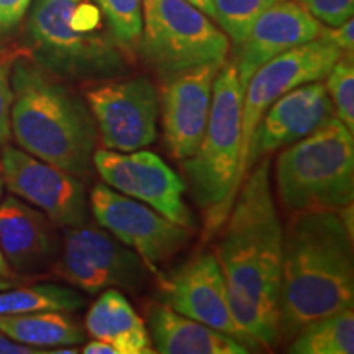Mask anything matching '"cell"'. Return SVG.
Listing matches in <instances>:
<instances>
[{
	"label": "cell",
	"instance_id": "8fae6325",
	"mask_svg": "<svg viewBox=\"0 0 354 354\" xmlns=\"http://www.w3.org/2000/svg\"><path fill=\"white\" fill-rule=\"evenodd\" d=\"M92 165L109 187L146 203L180 227H196L192 212L184 201L187 187L183 177L156 153L95 149Z\"/></svg>",
	"mask_w": 354,
	"mask_h": 354
},
{
	"label": "cell",
	"instance_id": "9a60e30c",
	"mask_svg": "<svg viewBox=\"0 0 354 354\" xmlns=\"http://www.w3.org/2000/svg\"><path fill=\"white\" fill-rule=\"evenodd\" d=\"M221 64L203 63L162 79V133L167 149L179 161L192 156L203 138Z\"/></svg>",
	"mask_w": 354,
	"mask_h": 354
},
{
	"label": "cell",
	"instance_id": "3957f363",
	"mask_svg": "<svg viewBox=\"0 0 354 354\" xmlns=\"http://www.w3.org/2000/svg\"><path fill=\"white\" fill-rule=\"evenodd\" d=\"M12 135L24 151L84 177L92 172L97 127L81 97L26 57L12 66Z\"/></svg>",
	"mask_w": 354,
	"mask_h": 354
},
{
	"label": "cell",
	"instance_id": "4dcf8cb0",
	"mask_svg": "<svg viewBox=\"0 0 354 354\" xmlns=\"http://www.w3.org/2000/svg\"><path fill=\"white\" fill-rule=\"evenodd\" d=\"M0 354H48V349L26 346V344L13 342L0 331Z\"/></svg>",
	"mask_w": 354,
	"mask_h": 354
},
{
	"label": "cell",
	"instance_id": "ac0fdd59",
	"mask_svg": "<svg viewBox=\"0 0 354 354\" xmlns=\"http://www.w3.org/2000/svg\"><path fill=\"white\" fill-rule=\"evenodd\" d=\"M0 250L15 271H43L59 250L55 223L41 210L8 196L0 202Z\"/></svg>",
	"mask_w": 354,
	"mask_h": 354
},
{
	"label": "cell",
	"instance_id": "7402d4cb",
	"mask_svg": "<svg viewBox=\"0 0 354 354\" xmlns=\"http://www.w3.org/2000/svg\"><path fill=\"white\" fill-rule=\"evenodd\" d=\"M289 353L295 354H353L354 312L342 310L312 322L292 338Z\"/></svg>",
	"mask_w": 354,
	"mask_h": 354
},
{
	"label": "cell",
	"instance_id": "d6986e66",
	"mask_svg": "<svg viewBox=\"0 0 354 354\" xmlns=\"http://www.w3.org/2000/svg\"><path fill=\"white\" fill-rule=\"evenodd\" d=\"M149 338L154 353L161 354H246L251 349L240 339L154 304L148 310Z\"/></svg>",
	"mask_w": 354,
	"mask_h": 354
},
{
	"label": "cell",
	"instance_id": "e575fe53",
	"mask_svg": "<svg viewBox=\"0 0 354 354\" xmlns=\"http://www.w3.org/2000/svg\"><path fill=\"white\" fill-rule=\"evenodd\" d=\"M15 286V282L12 279H6V277H0V290H6L10 289V287Z\"/></svg>",
	"mask_w": 354,
	"mask_h": 354
},
{
	"label": "cell",
	"instance_id": "4316f807",
	"mask_svg": "<svg viewBox=\"0 0 354 354\" xmlns=\"http://www.w3.org/2000/svg\"><path fill=\"white\" fill-rule=\"evenodd\" d=\"M299 3L320 24L338 26L353 19L354 0H299Z\"/></svg>",
	"mask_w": 354,
	"mask_h": 354
},
{
	"label": "cell",
	"instance_id": "8992f818",
	"mask_svg": "<svg viewBox=\"0 0 354 354\" xmlns=\"http://www.w3.org/2000/svg\"><path fill=\"white\" fill-rule=\"evenodd\" d=\"M279 197L292 212L335 210L353 205V131L331 115L277 158Z\"/></svg>",
	"mask_w": 354,
	"mask_h": 354
},
{
	"label": "cell",
	"instance_id": "9c48e42d",
	"mask_svg": "<svg viewBox=\"0 0 354 354\" xmlns=\"http://www.w3.org/2000/svg\"><path fill=\"white\" fill-rule=\"evenodd\" d=\"M343 55L344 53L339 48L318 37L272 57L251 76L243 92L241 154L236 174L238 190L248 174L246 154L250 140L269 105L292 88L325 79Z\"/></svg>",
	"mask_w": 354,
	"mask_h": 354
},
{
	"label": "cell",
	"instance_id": "d590c367",
	"mask_svg": "<svg viewBox=\"0 0 354 354\" xmlns=\"http://www.w3.org/2000/svg\"><path fill=\"white\" fill-rule=\"evenodd\" d=\"M2 190H3V180H2V176H0V197H2Z\"/></svg>",
	"mask_w": 354,
	"mask_h": 354
},
{
	"label": "cell",
	"instance_id": "83f0119b",
	"mask_svg": "<svg viewBox=\"0 0 354 354\" xmlns=\"http://www.w3.org/2000/svg\"><path fill=\"white\" fill-rule=\"evenodd\" d=\"M12 56L0 57V149L7 145L8 138L12 135L10 128V112L13 102V91H12Z\"/></svg>",
	"mask_w": 354,
	"mask_h": 354
},
{
	"label": "cell",
	"instance_id": "277c9868",
	"mask_svg": "<svg viewBox=\"0 0 354 354\" xmlns=\"http://www.w3.org/2000/svg\"><path fill=\"white\" fill-rule=\"evenodd\" d=\"M28 33L37 63L74 81H107L128 71V55L95 0H33Z\"/></svg>",
	"mask_w": 354,
	"mask_h": 354
},
{
	"label": "cell",
	"instance_id": "ba28073f",
	"mask_svg": "<svg viewBox=\"0 0 354 354\" xmlns=\"http://www.w3.org/2000/svg\"><path fill=\"white\" fill-rule=\"evenodd\" d=\"M148 264L107 230L84 223L64 227L57 274L69 284L97 294L107 289H136L145 282Z\"/></svg>",
	"mask_w": 354,
	"mask_h": 354
},
{
	"label": "cell",
	"instance_id": "f546056e",
	"mask_svg": "<svg viewBox=\"0 0 354 354\" xmlns=\"http://www.w3.org/2000/svg\"><path fill=\"white\" fill-rule=\"evenodd\" d=\"M320 37L326 41L335 44L343 53H353L354 50V21L349 19L338 26H323Z\"/></svg>",
	"mask_w": 354,
	"mask_h": 354
},
{
	"label": "cell",
	"instance_id": "7a4b0ae2",
	"mask_svg": "<svg viewBox=\"0 0 354 354\" xmlns=\"http://www.w3.org/2000/svg\"><path fill=\"white\" fill-rule=\"evenodd\" d=\"M353 230L339 212H297L284 232L279 339L354 304Z\"/></svg>",
	"mask_w": 354,
	"mask_h": 354
},
{
	"label": "cell",
	"instance_id": "5b68a950",
	"mask_svg": "<svg viewBox=\"0 0 354 354\" xmlns=\"http://www.w3.org/2000/svg\"><path fill=\"white\" fill-rule=\"evenodd\" d=\"M243 92L236 66L225 61L214 82L203 138L197 151L183 161L192 197L205 212L207 238L223 227L238 192Z\"/></svg>",
	"mask_w": 354,
	"mask_h": 354
},
{
	"label": "cell",
	"instance_id": "30bf717a",
	"mask_svg": "<svg viewBox=\"0 0 354 354\" xmlns=\"http://www.w3.org/2000/svg\"><path fill=\"white\" fill-rule=\"evenodd\" d=\"M102 143L112 151H136L158 135L159 97L148 77L107 79L86 92Z\"/></svg>",
	"mask_w": 354,
	"mask_h": 354
},
{
	"label": "cell",
	"instance_id": "52a82bcc",
	"mask_svg": "<svg viewBox=\"0 0 354 354\" xmlns=\"http://www.w3.org/2000/svg\"><path fill=\"white\" fill-rule=\"evenodd\" d=\"M138 50L166 79L203 63H225L230 38L187 0H143Z\"/></svg>",
	"mask_w": 354,
	"mask_h": 354
},
{
	"label": "cell",
	"instance_id": "cb8c5ba5",
	"mask_svg": "<svg viewBox=\"0 0 354 354\" xmlns=\"http://www.w3.org/2000/svg\"><path fill=\"white\" fill-rule=\"evenodd\" d=\"M277 0H212L215 20L234 44L241 43L261 13Z\"/></svg>",
	"mask_w": 354,
	"mask_h": 354
},
{
	"label": "cell",
	"instance_id": "44dd1931",
	"mask_svg": "<svg viewBox=\"0 0 354 354\" xmlns=\"http://www.w3.org/2000/svg\"><path fill=\"white\" fill-rule=\"evenodd\" d=\"M0 331L26 346L61 348L86 342V333L64 312H35L0 315ZM50 351V349H48Z\"/></svg>",
	"mask_w": 354,
	"mask_h": 354
},
{
	"label": "cell",
	"instance_id": "7c38bea8",
	"mask_svg": "<svg viewBox=\"0 0 354 354\" xmlns=\"http://www.w3.org/2000/svg\"><path fill=\"white\" fill-rule=\"evenodd\" d=\"M91 209L100 227L136 251L148 268H156L190 241V230L180 227L143 202L123 196L107 184L91 192Z\"/></svg>",
	"mask_w": 354,
	"mask_h": 354
},
{
	"label": "cell",
	"instance_id": "4fadbf2b",
	"mask_svg": "<svg viewBox=\"0 0 354 354\" xmlns=\"http://www.w3.org/2000/svg\"><path fill=\"white\" fill-rule=\"evenodd\" d=\"M0 151V176L13 196L32 203L59 227L87 221V194L77 176L13 146L6 145Z\"/></svg>",
	"mask_w": 354,
	"mask_h": 354
},
{
	"label": "cell",
	"instance_id": "603a6c76",
	"mask_svg": "<svg viewBox=\"0 0 354 354\" xmlns=\"http://www.w3.org/2000/svg\"><path fill=\"white\" fill-rule=\"evenodd\" d=\"M84 307L76 290L56 284L10 287L0 290V315L35 312H74Z\"/></svg>",
	"mask_w": 354,
	"mask_h": 354
},
{
	"label": "cell",
	"instance_id": "ffe728a7",
	"mask_svg": "<svg viewBox=\"0 0 354 354\" xmlns=\"http://www.w3.org/2000/svg\"><path fill=\"white\" fill-rule=\"evenodd\" d=\"M86 330L88 336L110 343L120 354L154 353L145 322L118 289L102 292L88 308Z\"/></svg>",
	"mask_w": 354,
	"mask_h": 354
},
{
	"label": "cell",
	"instance_id": "d4e9b609",
	"mask_svg": "<svg viewBox=\"0 0 354 354\" xmlns=\"http://www.w3.org/2000/svg\"><path fill=\"white\" fill-rule=\"evenodd\" d=\"M112 32L127 51L138 48L143 28V0H95Z\"/></svg>",
	"mask_w": 354,
	"mask_h": 354
},
{
	"label": "cell",
	"instance_id": "e0dca14e",
	"mask_svg": "<svg viewBox=\"0 0 354 354\" xmlns=\"http://www.w3.org/2000/svg\"><path fill=\"white\" fill-rule=\"evenodd\" d=\"M323 25L294 0H277L261 13L250 32L238 43L236 66L240 84L245 87L261 66L290 48L320 37Z\"/></svg>",
	"mask_w": 354,
	"mask_h": 354
},
{
	"label": "cell",
	"instance_id": "1f68e13d",
	"mask_svg": "<svg viewBox=\"0 0 354 354\" xmlns=\"http://www.w3.org/2000/svg\"><path fill=\"white\" fill-rule=\"evenodd\" d=\"M82 354H120L118 349L112 346L107 342H100V339H94V342L84 344Z\"/></svg>",
	"mask_w": 354,
	"mask_h": 354
},
{
	"label": "cell",
	"instance_id": "f1b7e54d",
	"mask_svg": "<svg viewBox=\"0 0 354 354\" xmlns=\"http://www.w3.org/2000/svg\"><path fill=\"white\" fill-rule=\"evenodd\" d=\"M33 0H0V33H8L24 20Z\"/></svg>",
	"mask_w": 354,
	"mask_h": 354
},
{
	"label": "cell",
	"instance_id": "6da1fadb",
	"mask_svg": "<svg viewBox=\"0 0 354 354\" xmlns=\"http://www.w3.org/2000/svg\"><path fill=\"white\" fill-rule=\"evenodd\" d=\"M259 161L234 197L216 259L234 322L256 348H272L279 342L284 230L272 198L269 161Z\"/></svg>",
	"mask_w": 354,
	"mask_h": 354
},
{
	"label": "cell",
	"instance_id": "2e32d148",
	"mask_svg": "<svg viewBox=\"0 0 354 354\" xmlns=\"http://www.w3.org/2000/svg\"><path fill=\"white\" fill-rule=\"evenodd\" d=\"M268 109L250 140L246 171L276 149L305 138L333 115V104L320 81L292 88Z\"/></svg>",
	"mask_w": 354,
	"mask_h": 354
},
{
	"label": "cell",
	"instance_id": "484cf974",
	"mask_svg": "<svg viewBox=\"0 0 354 354\" xmlns=\"http://www.w3.org/2000/svg\"><path fill=\"white\" fill-rule=\"evenodd\" d=\"M326 94H328L333 109L338 112V118L348 130L354 131V61L353 53L344 55L326 74Z\"/></svg>",
	"mask_w": 354,
	"mask_h": 354
},
{
	"label": "cell",
	"instance_id": "d6a6232c",
	"mask_svg": "<svg viewBox=\"0 0 354 354\" xmlns=\"http://www.w3.org/2000/svg\"><path fill=\"white\" fill-rule=\"evenodd\" d=\"M189 3H192L194 7H197L198 10H202L207 17H210L212 20H215V10L212 0H187Z\"/></svg>",
	"mask_w": 354,
	"mask_h": 354
},
{
	"label": "cell",
	"instance_id": "5bb4252c",
	"mask_svg": "<svg viewBox=\"0 0 354 354\" xmlns=\"http://www.w3.org/2000/svg\"><path fill=\"white\" fill-rule=\"evenodd\" d=\"M159 297L176 312L240 339L251 351L258 349L234 322L223 272L212 253H198L172 272L161 276Z\"/></svg>",
	"mask_w": 354,
	"mask_h": 354
},
{
	"label": "cell",
	"instance_id": "836d02e7",
	"mask_svg": "<svg viewBox=\"0 0 354 354\" xmlns=\"http://www.w3.org/2000/svg\"><path fill=\"white\" fill-rule=\"evenodd\" d=\"M13 272H12V268L10 264L7 263L6 256H3L2 250H0V277H6V279H12Z\"/></svg>",
	"mask_w": 354,
	"mask_h": 354
}]
</instances>
